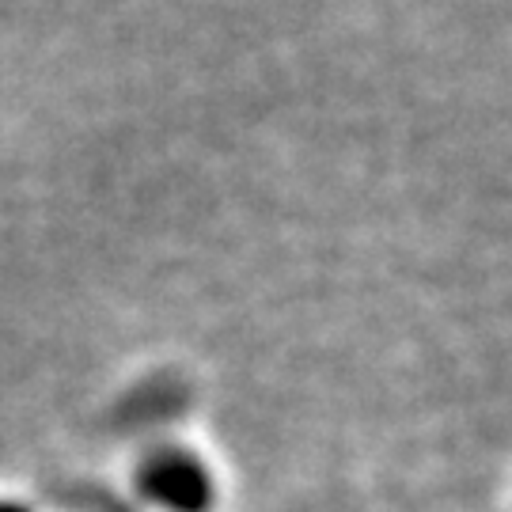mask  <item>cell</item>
<instances>
[{
  "mask_svg": "<svg viewBox=\"0 0 512 512\" xmlns=\"http://www.w3.org/2000/svg\"><path fill=\"white\" fill-rule=\"evenodd\" d=\"M133 490L160 512H209L217 497V482L202 456L186 452L179 444H164L141 456L133 471Z\"/></svg>",
  "mask_w": 512,
  "mask_h": 512,
  "instance_id": "obj_1",
  "label": "cell"
},
{
  "mask_svg": "<svg viewBox=\"0 0 512 512\" xmlns=\"http://www.w3.org/2000/svg\"><path fill=\"white\" fill-rule=\"evenodd\" d=\"M0 512H31L23 501H12V497H0Z\"/></svg>",
  "mask_w": 512,
  "mask_h": 512,
  "instance_id": "obj_2",
  "label": "cell"
}]
</instances>
